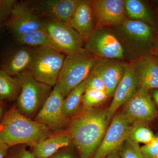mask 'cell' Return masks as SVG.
Here are the masks:
<instances>
[{
	"label": "cell",
	"instance_id": "cell-1",
	"mask_svg": "<svg viewBox=\"0 0 158 158\" xmlns=\"http://www.w3.org/2000/svg\"><path fill=\"white\" fill-rule=\"evenodd\" d=\"M109 121L107 110L84 108L74 115L69 132L80 158H93L106 134Z\"/></svg>",
	"mask_w": 158,
	"mask_h": 158
},
{
	"label": "cell",
	"instance_id": "cell-2",
	"mask_svg": "<svg viewBox=\"0 0 158 158\" xmlns=\"http://www.w3.org/2000/svg\"><path fill=\"white\" fill-rule=\"evenodd\" d=\"M50 128L23 115L13 106L0 122V141L9 147L25 144L34 147L52 135Z\"/></svg>",
	"mask_w": 158,
	"mask_h": 158
},
{
	"label": "cell",
	"instance_id": "cell-3",
	"mask_svg": "<svg viewBox=\"0 0 158 158\" xmlns=\"http://www.w3.org/2000/svg\"><path fill=\"white\" fill-rule=\"evenodd\" d=\"M123 47L129 62H135L153 54L158 33L148 24L127 19L119 25L111 27Z\"/></svg>",
	"mask_w": 158,
	"mask_h": 158
},
{
	"label": "cell",
	"instance_id": "cell-4",
	"mask_svg": "<svg viewBox=\"0 0 158 158\" xmlns=\"http://www.w3.org/2000/svg\"><path fill=\"white\" fill-rule=\"evenodd\" d=\"M98 59L84 48L66 56L56 84L64 98L88 78Z\"/></svg>",
	"mask_w": 158,
	"mask_h": 158
},
{
	"label": "cell",
	"instance_id": "cell-5",
	"mask_svg": "<svg viewBox=\"0 0 158 158\" xmlns=\"http://www.w3.org/2000/svg\"><path fill=\"white\" fill-rule=\"evenodd\" d=\"M65 57L64 54L49 47H33L32 61L27 71L38 81L55 87Z\"/></svg>",
	"mask_w": 158,
	"mask_h": 158
},
{
	"label": "cell",
	"instance_id": "cell-6",
	"mask_svg": "<svg viewBox=\"0 0 158 158\" xmlns=\"http://www.w3.org/2000/svg\"><path fill=\"white\" fill-rule=\"evenodd\" d=\"M15 77L21 86L16 107L23 115L31 118L44 104L52 92V87L37 81L27 71Z\"/></svg>",
	"mask_w": 158,
	"mask_h": 158
},
{
	"label": "cell",
	"instance_id": "cell-7",
	"mask_svg": "<svg viewBox=\"0 0 158 158\" xmlns=\"http://www.w3.org/2000/svg\"><path fill=\"white\" fill-rule=\"evenodd\" d=\"M84 48L98 59H119L127 61L123 47L109 27H98L85 41Z\"/></svg>",
	"mask_w": 158,
	"mask_h": 158
},
{
	"label": "cell",
	"instance_id": "cell-8",
	"mask_svg": "<svg viewBox=\"0 0 158 158\" xmlns=\"http://www.w3.org/2000/svg\"><path fill=\"white\" fill-rule=\"evenodd\" d=\"M42 19L43 30L50 35L62 53L67 56L84 48V39L68 23L52 19Z\"/></svg>",
	"mask_w": 158,
	"mask_h": 158
},
{
	"label": "cell",
	"instance_id": "cell-9",
	"mask_svg": "<svg viewBox=\"0 0 158 158\" xmlns=\"http://www.w3.org/2000/svg\"><path fill=\"white\" fill-rule=\"evenodd\" d=\"M133 122L122 111L114 115L92 158H103L110 153L119 149L128 138L129 127Z\"/></svg>",
	"mask_w": 158,
	"mask_h": 158
},
{
	"label": "cell",
	"instance_id": "cell-10",
	"mask_svg": "<svg viewBox=\"0 0 158 158\" xmlns=\"http://www.w3.org/2000/svg\"><path fill=\"white\" fill-rule=\"evenodd\" d=\"M6 25L15 37L43 30V20L34 14L27 2L24 1L17 3Z\"/></svg>",
	"mask_w": 158,
	"mask_h": 158
},
{
	"label": "cell",
	"instance_id": "cell-11",
	"mask_svg": "<svg viewBox=\"0 0 158 158\" xmlns=\"http://www.w3.org/2000/svg\"><path fill=\"white\" fill-rule=\"evenodd\" d=\"M79 0L27 1L34 14L41 18L52 19L68 23Z\"/></svg>",
	"mask_w": 158,
	"mask_h": 158
},
{
	"label": "cell",
	"instance_id": "cell-12",
	"mask_svg": "<svg viewBox=\"0 0 158 158\" xmlns=\"http://www.w3.org/2000/svg\"><path fill=\"white\" fill-rule=\"evenodd\" d=\"M97 27L119 25L128 18L124 0H95L91 1Z\"/></svg>",
	"mask_w": 158,
	"mask_h": 158
},
{
	"label": "cell",
	"instance_id": "cell-13",
	"mask_svg": "<svg viewBox=\"0 0 158 158\" xmlns=\"http://www.w3.org/2000/svg\"><path fill=\"white\" fill-rule=\"evenodd\" d=\"M123 106L122 112L134 121L148 123L158 116L154 102L148 91L140 87Z\"/></svg>",
	"mask_w": 158,
	"mask_h": 158
},
{
	"label": "cell",
	"instance_id": "cell-14",
	"mask_svg": "<svg viewBox=\"0 0 158 158\" xmlns=\"http://www.w3.org/2000/svg\"><path fill=\"white\" fill-rule=\"evenodd\" d=\"M64 99L59 87L56 85L34 120L45 124L51 129L62 127L67 121L63 110Z\"/></svg>",
	"mask_w": 158,
	"mask_h": 158
},
{
	"label": "cell",
	"instance_id": "cell-15",
	"mask_svg": "<svg viewBox=\"0 0 158 158\" xmlns=\"http://www.w3.org/2000/svg\"><path fill=\"white\" fill-rule=\"evenodd\" d=\"M139 86L140 80L135 68V62H127L124 76L116 88L113 101L107 110L109 120L114 116L118 108L129 100Z\"/></svg>",
	"mask_w": 158,
	"mask_h": 158
},
{
	"label": "cell",
	"instance_id": "cell-16",
	"mask_svg": "<svg viewBox=\"0 0 158 158\" xmlns=\"http://www.w3.org/2000/svg\"><path fill=\"white\" fill-rule=\"evenodd\" d=\"M127 62L119 59H98L93 70L102 79L110 97L113 96L123 77Z\"/></svg>",
	"mask_w": 158,
	"mask_h": 158
},
{
	"label": "cell",
	"instance_id": "cell-17",
	"mask_svg": "<svg viewBox=\"0 0 158 158\" xmlns=\"http://www.w3.org/2000/svg\"><path fill=\"white\" fill-rule=\"evenodd\" d=\"M68 23L86 41L97 28L91 1L79 0Z\"/></svg>",
	"mask_w": 158,
	"mask_h": 158
},
{
	"label": "cell",
	"instance_id": "cell-18",
	"mask_svg": "<svg viewBox=\"0 0 158 158\" xmlns=\"http://www.w3.org/2000/svg\"><path fill=\"white\" fill-rule=\"evenodd\" d=\"M135 68L140 80L139 87L149 91L158 89V61L150 54L135 62Z\"/></svg>",
	"mask_w": 158,
	"mask_h": 158
},
{
	"label": "cell",
	"instance_id": "cell-19",
	"mask_svg": "<svg viewBox=\"0 0 158 158\" xmlns=\"http://www.w3.org/2000/svg\"><path fill=\"white\" fill-rule=\"evenodd\" d=\"M72 141L69 132L53 133L33 147L32 152L36 158H50L61 148L69 146Z\"/></svg>",
	"mask_w": 158,
	"mask_h": 158
},
{
	"label": "cell",
	"instance_id": "cell-20",
	"mask_svg": "<svg viewBox=\"0 0 158 158\" xmlns=\"http://www.w3.org/2000/svg\"><path fill=\"white\" fill-rule=\"evenodd\" d=\"M33 56V48H21L14 52L4 62L2 69L15 77L18 75L27 71Z\"/></svg>",
	"mask_w": 158,
	"mask_h": 158
},
{
	"label": "cell",
	"instance_id": "cell-21",
	"mask_svg": "<svg viewBox=\"0 0 158 158\" xmlns=\"http://www.w3.org/2000/svg\"><path fill=\"white\" fill-rule=\"evenodd\" d=\"M128 19L148 24L158 31V22L149 6L141 0H124Z\"/></svg>",
	"mask_w": 158,
	"mask_h": 158
},
{
	"label": "cell",
	"instance_id": "cell-22",
	"mask_svg": "<svg viewBox=\"0 0 158 158\" xmlns=\"http://www.w3.org/2000/svg\"><path fill=\"white\" fill-rule=\"evenodd\" d=\"M15 37L18 42L23 45L32 47H49L61 52L58 46L50 35L43 30L34 31L29 34Z\"/></svg>",
	"mask_w": 158,
	"mask_h": 158
},
{
	"label": "cell",
	"instance_id": "cell-23",
	"mask_svg": "<svg viewBox=\"0 0 158 158\" xmlns=\"http://www.w3.org/2000/svg\"><path fill=\"white\" fill-rule=\"evenodd\" d=\"M87 79L73 88L63 100V110L66 118L73 116L78 111L82 96L87 88Z\"/></svg>",
	"mask_w": 158,
	"mask_h": 158
},
{
	"label": "cell",
	"instance_id": "cell-24",
	"mask_svg": "<svg viewBox=\"0 0 158 158\" xmlns=\"http://www.w3.org/2000/svg\"><path fill=\"white\" fill-rule=\"evenodd\" d=\"M20 90V85L17 79L0 69V99L2 101L17 99Z\"/></svg>",
	"mask_w": 158,
	"mask_h": 158
},
{
	"label": "cell",
	"instance_id": "cell-25",
	"mask_svg": "<svg viewBox=\"0 0 158 158\" xmlns=\"http://www.w3.org/2000/svg\"><path fill=\"white\" fill-rule=\"evenodd\" d=\"M154 136L147 123L135 121L129 127L128 138L138 144H148L152 141Z\"/></svg>",
	"mask_w": 158,
	"mask_h": 158
},
{
	"label": "cell",
	"instance_id": "cell-26",
	"mask_svg": "<svg viewBox=\"0 0 158 158\" xmlns=\"http://www.w3.org/2000/svg\"><path fill=\"white\" fill-rule=\"evenodd\" d=\"M109 97L106 91L86 89L82 96L81 103L85 109H92L104 102Z\"/></svg>",
	"mask_w": 158,
	"mask_h": 158
},
{
	"label": "cell",
	"instance_id": "cell-27",
	"mask_svg": "<svg viewBox=\"0 0 158 158\" xmlns=\"http://www.w3.org/2000/svg\"><path fill=\"white\" fill-rule=\"evenodd\" d=\"M121 158H144L139 144L127 138L119 149Z\"/></svg>",
	"mask_w": 158,
	"mask_h": 158
},
{
	"label": "cell",
	"instance_id": "cell-28",
	"mask_svg": "<svg viewBox=\"0 0 158 158\" xmlns=\"http://www.w3.org/2000/svg\"><path fill=\"white\" fill-rule=\"evenodd\" d=\"M26 145L19 144L9 147L5 158H36L27 150Z\"/></svg>",
	"mask_w": 158,
	"mask_h": 158
},
{
	"label": "cell",
	"instance_id": "cell-29",
	"mask_svg": "<svg viewBox=\"0 0 158 158\" xmlns=\"http://www.w3.org/2000/svg\"><path fill=\"white\" fill-rule=\"evenodd\" d=\"M17 2L14 0H0V24L10 18Z\"/></svg>",
	"mask_w": 158,
	"mask_h": 158
},
{
	"label": "cell",
	"instance_id": "cell-30",
	"mask_svg": "<svg viewBox=\"0 0 158 158\" xmlns=\"http://www.w3.org/2000/svg\"><path fill=\"white\" fill-rule=\"evenodd\" d=\"M86 89L106 91V86L101 77L93 70L87 78Z\"/></svg>",
	"mask_w": 158,
	"mask_h": 158
},
{
	"label": "cell",
	"instance_id": "cell-31",
	"mask_svg": "<svg viewBox=\"0 0 158 158\" xmlns=\"http://www.w3.org/2000/svg\"><path fill=\"white\" fill-rule=\"evenodd\" d=\"M144 158H156L158 155V133L155 135L152 141L140 147Z\"/></svg>",
	"mask_w": 158,
	"mask_h": 158
},
{
	"label": "cell",
	"instance_id": "cell-32",
	"mask_svg": "<svg viewBox=\"0 0 158 158\" xmlns=\"http://www.w3.org/2000/svg\"><path fill=\"white\" fill-rule=\"evenodd\" d=\"M52 158H75L73 154L69 151L57 152L52 156Z\"/></svg>",
	"mask_w": 158,
	"mask_h": 158
},
{
	"label": "cell",
	"instance_id": "cell-33",
	"mask_svg": "<svg viewBox=\"0 0 158 158\" xmlns=\"http://www.w3.org/2000/svg\"><path fill=\"white\" fill-rule=\"evenodd\" d=\"M9 146L0 141V158H5L9 148Z\"/></svg>",
	"mask_w": 158,
	"mask_h": 158
},
{
	"label": "cell",
	"instance_id": "cell-34",
	"mask_svg": "<svg viewBox=\"0 0 158 158\" xmlns=\"http://www.w3.org/2000/svg\"><path fill=\"white\" fill-rule=\"evenodd\" d=\"M103 158H121L120 153H119V149L114 151L113 152L106 156Z\"/></svg>",
	"mask_w": 158,
	"mask_h": 158
},
{
	"label": "cell",
	"instance_id": "cell-35",
	"mask_svg": "<svg viewBox=\"0 0 158 158\" xmlns=\"http://www.w3.org/2000/svg\"><path fill=\"white\" fill-rule=\"evenodd\" d=\"M156 58L158 61V33L156 37L155 41L154 46L153 52V54Z\"/></svg>",
	"mask_w": 158,
	"mask_h": 158
},
{
	"label": "cell",
	"instance_id": "cell-36",
	"mask_svg": "<svg viewBox=\"0 0 158 158\" xmlns=\"http://www.w3.org/2000/svg\"><path fill=\"white\" fill-rule=\"evenodd\" d=\"M152 97L154 102H155L158 107V89H155L153 91Z\"/></svg>",
	"mask_w": 158,
	"mask_h": 158
},
{
	"label": "cell",
	"instance_id": "cell-37",
	"mask_svg": "<svg viewBox=\"0 0 158 158\" xmlns=\"http://www.w3.org/2000/svg\"><path fill=\"white\" fill-rule=\"evenodd\" d=\"M4 114V107L2 106V105H0V122L2 120V118L3 115Z\"/></svg>",
	"mask_w": 158,
	"mask_h": 158
},
{
	"label": "cell",
	"instance_id": "cell-38",
	"mask_svg": "<svg viewBox=\"0 0 158 158\" xmlns=\"http://www.w3.org/2000/svg\"><path fill=\"white\" fill-rule=\"evenodd\" d=\"M152 3H153L154 5H155L157 8H158V0L157 1H152Z\"/></svg>",
	"mask_w": 158,
	"mask_h": 158
},
{
	"label": "cell",
	"instance_id": "cell-39",
	"mask_svg": "<svg viewBox=\"0 0 158 158\" xmlns=\"http://www.w3.org/2000/svg\"><path fill=\"white\" fill-rule=\"evenodd\" d=\"M157 17L158 18V8H157Z\"/></svg>",
	"mask_w": 158,
	"mask_h": 158
},
{
	"label": "cell",
	"instance_id": "cell-40",
	"mask_svg": "<svg viewBox=\"0 0 158 158\" xmlns=\"http://www.w3.org/2000/svg\"><path fill=\"white\" fill-rule=\"evenodd\" d=\"M2 100L0 99V105L2 104Z\"/></svg>",
	"mask_w": 158,
	"mask_h": 158
},
{
	"label": "cell",
	"instance_id": "cell-41",
	"mask_svg": "<svg viewBox=\"0 0 158 158\" xmlns=\"http://www.w3.org/2000/svg\"><path fill=\"white\" fill-rule=\"evenodd\" d=\"M156 158H158V155L157 156Z\"/></svg>",
	"mask_w": 158,
	"mask_h": 158
},
{
	"label": "cell",
	"instance_id": "cell-42",
	"mask_svg": "<svg viewBox=\"0 0 158 158\" xmlns=\"http://www.w3.org/2000/svg\"></svg>",
	"mask_w": 158,
	"mask_h": 158
}]
</instances>
